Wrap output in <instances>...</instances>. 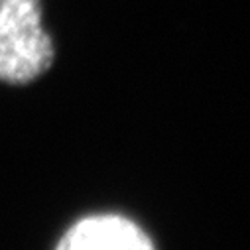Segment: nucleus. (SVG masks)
<instances>
[{
    "label": "nucleus",
    "instance_id": "2",
    "mask_svg": "<svg viewBox=\"0 0 250 250\" xmlns=\"http://www.w3.org/2000/svg\"><path fill=\"white\" fill-rule=\"evenodd\" d=\"M55 250H156V246L128 217L101 213L73 223Z\"/></svg>",
    "mask_w": 250,
    "mask_h": 250
},
{
    "label": "nucleus",
    "instance_id": "1",
    "mask_svg": "<svg viewBox=\"0 0 250 250\" xmlns=\"http://www.w3.org/2000/svg\"><path fill=\"white\" fill-rule=\"evenodd\" d=\"M53 59L42 0H0V83L30 85L49 71Z\"/></svg>",
    "mask_w": 250,
    "mask_h": 250
}]
</instances>
